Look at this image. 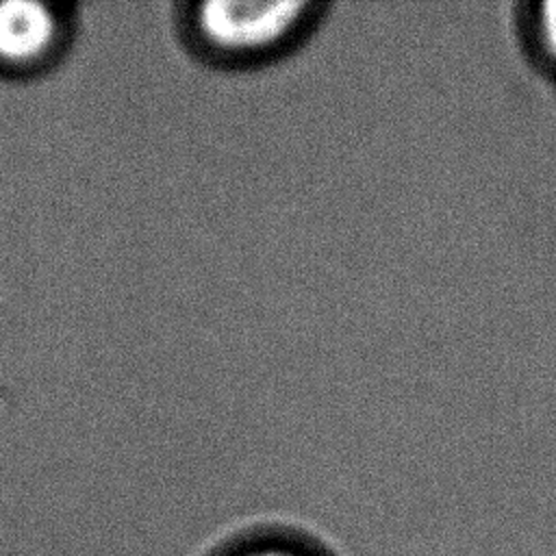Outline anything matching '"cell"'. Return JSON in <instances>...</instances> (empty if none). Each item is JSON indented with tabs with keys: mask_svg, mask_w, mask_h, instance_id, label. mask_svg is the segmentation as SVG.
I'll use <instances>...</instances> for the list:
<instances>
[{
	"mask_svg": "<svg viewBox=\"0 0 556 556\" xmlns=\"http://www.w3.org/2000/svg\"><path fill=\"white\" fill-rule=\"evenodd\" d=\"M328 9L315 0H206L193 7L191 26L200 46L217 61L261 65L300 48Z\"/></svg>",
	"mask_w": 556,
	"mask_h": 556,
	"instance_id": "cell-1",
	"label": "cell"
},
{
	"mask_svg": "<svg viewBox=\"0 0 556 556\" xmlns=\"http://www.w3.org/2000/svg\"><path fill=\"white\" fill-rule=\"evenodd\" d=\"M63 39L54 7L35 0L0 2V67L33 70L48 61Z\"/></svg>",
	"mask_w": 556,
	"mask_h": 556,
	"instance_id": "cell-2",
	"label": "cell"
},
{
	"mask_svg": "<svg viewBox=\"0 0 556 556\" xmlns=\"http://www.w3.org/2000/svg\"><path fill=\"white\" fill-rule=\"evenodd\" d=\"M215 556H337L326 543L295 528H258L228 543Z\"/></svg>",
	"mask_w": 556,
	"mask_h": 556,
	"instance_id": "cell-3",
	"label": "cell"
},
{
	"mask_svg": "<svg viewBox=\"0 0 556 556\" xmlns=\"http://www.w3.org/2000/svg\"><path fill=\"white\" fill-rule=\"evenodd\" d=\"M517 28L528 56L541 70L556 76V0L521 4Z\"/></svg>",
	"mask_w": 556,
	"mask_h": 556,
	"instance_id": "cell-4",
	"label": "cell"
}]
</instances>
